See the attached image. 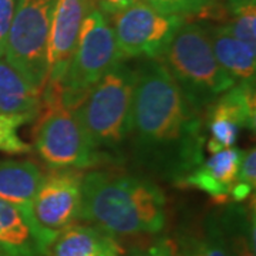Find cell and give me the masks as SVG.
<instances>
[{
	"mask_svg": "<svg viewBox=\"0 0 256 256\" xmlns=\"http://www.w3.org/2000/svg\"><path fill=\"white\" fill-rule=\"evenodd\" d=\"M43 171L33 161L0 160V200L16 206L26 218L40 249L47 255L50 245L38 230L33 216V200L43 180Z\"/></svg>",
	"mask_w": 256,
	"mask_h": 256,
	"instance_id": "cell-12",
	"label": "cell"
},
{
	"mask_svg": "<svg viewBox=\"0 0 256 256\" xmlns=\"http://www.w3.org/2000/svg\"><path fill=\"white\" fill-rule=\"evenodd\" d=\"M42 107V92L0 58V114H28L36 118Z\"/></svg>",
	"mask_w": 256,
	"mask_h": 256,
	"instance_id": "cell-16",
	"label": "cell"
},
{
	"mask_svg": "<svg viewBox=\"0 0 256 256\" xmlns=\"http://www.w3.org/2000/svg\"><path fill=\"white\" fill-rule=\"evenodd\" d=\"M229 20L226 26L239 40L256 47V2L228 0Z\"/></svg>",
	"mask_w": 256,
	"mask_h": 256,
	"instance_id": "cell-20",
	"label": "cell"
},
{
	"mask_svg": "<svg viewBox=\"0 0 256 256\" xmlns=\"http://www.w3.org/2000/svg\"><path fill=\"white\" fill-rule=\"evenodd\" d=\"M216 215L229 256H256L254 212L250 215L245 206L234 202Z\"/></svg>",
	"mask_w": 256,
	"mask_h": 256,
	"instance_id": "cell-18",
	"label": "cell"
},
{
	"mask_svg": "<svg viewBox=\"0 0 256 256\" xmlns=\"http://www.w3.org/2000/svg\"><path fill=\"white\" fill-rule=\"evenodd\" d=\"M98 4V9L102 13H108V14H116L121 10L130 8L132 3H136L137 0H92Z\"/></svg>",
	"mask_w": 256,
	"mask_h": 256,
	"instance_id": "cell-25",
	"label": "cell"
},
{
	"mask_svg": "<svg viewBox=\"0 0 256 256\" xmlns=\"http://www.w3.org/2000/svg\"><path fill=\"white\" fill-rule=\"evenodd\" d=\"M120 62H124V57L110 20L98 8H92L82 20L74 54L60 84L64 104L72 108Z\"/></svg>",
	"mask_w": 256,
	"mask_h": 256,
	"instance_id": "cell-6",
	"label": "cell"
},
{
	"mask_svg": "<svg viewBox=\"0 0 256 256\" xmlns=\"http://www.w3.org/2000/svg\"><path fill=\"white\" fill-rule=\"evenodd\" d=\"M134 84L136 70L120 62L72 107L87 142L100 158L118 152L130 140Z\"/></svg>",
	"mask_w": 256,
	"mask_h": 256,
	"instance_id": "cell-3",
	"label": "cell"
},
{
	"mask_svg": "<svg viewBox=\"0 0 256 256\" xmlns=\"http://www.w3.org/2000/svg\"><path fill=\"white\" fill-rule=\"evenodd\" d=\"M34 146L48 170H86L101 158L87 142L73 110L63 101L58 84H46L36 117Z\"/></svg>",
	"mask_w": 256,
	"mask_h": 256,
	"instance_id": "cell-5",
	"label": "cell"
},
{
	"mask_svg": "<svg viewBox=\"0 0 256 256\" xmlns=\"http://www.w3.org/2000/svg\"><path fill=\"white\" fill-rule=\"evenodd\" d=\"M82 170H48L33 200V216L38 230L50 245L57 235L73 225L82 210Z\"/></svg>",
	"mask_w": 256,
	"mask_h": 256,
	"instance_id": "cell-9",
	"label": "cell"
},
{
	"mask_svg": "<svg viewBox=\"0 0 256 256\" xmlns=\"http://www.w3.org/2000/svg\"><path fill=\"white\" fill-rule=\"evenodd\" d=\"M165 195L151 180L114 171L84 174L78 220L111 235L156 234L165 225Z\"/></svg>",
	"mask_w": 256,
	"mask_h": 256,
	"instance_id": "cell-2",
	"label": "cell"
},
{
	"mask_svg": "<svg viewBox=\"0 0 256 256\" xmlns=\"http://www.w3.org/2000/svg\"><path fill=\"white\" fill-rule=\"evenodd\" d=\"M53 256H122L124 250L114 235L87 225L63 229L50 248Z\"/></svg>",
	"mask_w": 256,
	"mask_h": 256,
	"instance_id": "cell-15",
	"label": "cell"
},
{
	"mask_svg": "<svg viewBox=\"0 0 256 256\" xmlns=\"http://www.w3.org/2000/svg\"><path fill=\"white\" fill-rule=\"evenodd\" d=\"M32 120L36 118L28 114H0V151L10 154L30 152L32 146L18 137V130Z\"/></svg>",
	"mask_w": 256,
	"mask_h": 256,
	"instance_id": "cell-21",
	"label": "cell"
},
{
	"mask_svg": "<svg viewBox=\"0 0 256 256\" xmlns=\"http://www.w3.org/2000/svg\"><path fill=\"white\" fill-rule=\"evenodd\" d=\"M156 10L170 14H196L210 8V0H146Z\"/></svg>",
	"mask_w": 256,
	"mask_h": 256,
	"instance_id": "cell-23",
	"label": "cell"
},
{
	"mask_svg": "<svg viewBox=\"0 0 256 256\" xmlns=\"http://www.w3.org/2000/svg\"><path fill=\"white\" fill-rule=\"evenodd\" d=\"M208 28L216 62L235 82H255L256 47L239 40L226 24Z\"/></svg>",
	"mask_w": 256,
	"mask_h": 256,
	"instance_id": "cell-14",
	"label": "cell"
},
{
	"mask_svg": "<svg viewBox=\"0 0 256 256\" xmlns=\"http://www.w3.org/2000/svg\"><path fill=\"white\" fill-rule=\"evenodd\" d=\"M175 256H180V255H176V252H175Z\"/></svg>",
	"mask_w": 256,
	"mask_h": 256,
	"instance_id": "cell-28",
	"label": "cell"
},
{
	"mask_svg": "<svg viewBox=\"0 0 256 256\" xmlns=\"http://www.w3.org/2000/svg\"><path fill=\"white\" fill-rule=\"evenodd\" d=\"M56 0H18L4 60L43 92L48 77L47 37Z\"/></svg>",
	"mask_w": 256,
	"mask_h": 256,
	"instance_id": "cell-7",
	"label": "cell"
},
{
	"mask_svg": "<svg viewBox=\"0 0 256 256\" xmlns=\"http://www.w3.org/2000/svg\"><path fill=\"white\" fill-rule=\"evenodd\" d=\"M256 186V151L250 148L244 151L242 161L239 165V172L236 184L230 191V198L234 202H242L255 192Z\"/></svg>",
	"mask_w": 256,
	"mask_h": 256,
	"instance_id": "cell-22",
	"label": "cell"
},
{
	"mask_svg": "<svg viewBox=\"0 0 256 256\" xmlns=\"http://www.w3.org/2000/svg\"><path fill=\"white\" fill-rule=\"evenodd\" d=\"M158 60L202 117L220 94L236 84L216 62L208 28L196 23H184Z\"/></svg>",
	"mask_w": 256,
	"mask_h": 256,
	"instance_id": "cell-4",
	"label": "cell"
},
{
	"mask_svg": "<svg viewBox=\"0 0 256 256\" xmlns=\"http://www.w3.org/2000/svg\"><path fill=\"white\" fill-rule=\"evenodd\" d=\"M205 151L214 154L235 146L242 130L255 131V82H236L220 94L204 114Z\"/></svg>",
	"mask_w": 256,
	"mask_h": 256,
	"instance_id": "cell-10",
	"label": "cell"
},
{
	"mask_svg": "<svg viewBox=\"0 0 256 256\" xmlns=\"http://www.w3.org/2000/svg\"><path fill=\"white\" fill-rule=\"evenodd\" d=\"M0 256H10V255L6 252V250H4V249H3V248L0 246Z\"/></svg>",
	"mask_w": 256,
	"mask_h": 256,
	"instance_id": "cell-27",
	"label": "cell"
},
{
	"mask_svg": "<svg viewBox=\"0 0 256 256\" xmlns=\"http://www.w3.org/2000/svg\"><path fill=\"white\" fill-rule=\"evenodd\" d=\"M18 0H0V58L4 57L8 34Z\"/></svg>",
	"mask_w": 256,
	"mask_h": 256,
	"instance_id": "cell-24",
	"label": "cell"
},
{
	"mask_svg": "<svg viewBox=\"0 0 256 256\" xmlns=\"http://www.w3.org/2000/svg\"><path fill=\"white\" fill-rule=\"evenodd\" d=\"M134 256H175V246L168 240H161L146 252H138Z\"/></svg>",
	"mask_w": 256,
	"mask_h": 256,
	"instance_id": "cell-26",
	"label": "cell"
},
{
	"mask_svg": "<svg viewBox=\"0 0 256 256\" xmlns=\"http://www.w3.org/2000/svg\"><path fill=\"white\" fill-rule=\"evenodd\" d=\"M0 246L10 256H46L23 214L0 200Z\"/></svg>",
	"mask_w": 256,
	"mask_h": 256,
	"instance_id": "cell-17",
	"label": "cell"
},
{
	"mask_svg": "<svg viewBox=\"0 0 256 256\" xmlns=\"http://www.w3.org/2000/svg\"><path fill=\"white\" fill-rule=\"evenodd\" d=\"M112 16V30L124 58H160L178 28L185 23L184 16L162 13L146 0H137Z\"/></svg>",
	"mask_w": 256,
	"mask_h": 256,
	"instance_id": "cell-8",
	"label": "cell"
},
{
	"mask_svg": "<svg viewBox=\"0 0 256 256\" xmlns=\"http://www.w3.org/2000/svg\"><path fill=\"white\" fill-rule=\"evenodd\" d=\"M180 248V256H229L218 215H208L204 222L201 235L181 240Z\"/></svg>",
	"mask_w": 256,
	"mask_h": 256,
	"instance_id": "cell-19",
	"label": "cell"
},
{
	"mask_svg": "<svg viewBox=\"0 0 256 256\" xmlns=\"http://www.w3.org/2000/svg\"><path fill=\"white\" fill-rule=\"evenodd\" d=\"M204 117L192 108L158 58L136 70L131 150L138 166L180 185L205 152Z\"/></svg>",
	"mask_w": 256,
	"mask_h": 256,
	"instance_id": "cell-1",
	"label": "cell"
},
{
	"mask_svg": "<svg viewBox=\"0 0 256 256\" xmlns=\"http://www.w3.org/2000/svg\"><path fill=\"white\" fill-rule=\"evenodd\" d=\"M92 8V0H56L47 37L46 84H62L74 54L82 20Z\"/></svg>",
	"mask_w": 256,
	"mask_h": 256,
	"instance_id": "cell-11",
	"label": "cell"
},
{
	"mask_svg": "<svg viewBox=\"0 0 256 256\" xmlns=\"http://www.w3.org/2000/svg\"><path fill=\"white\" fill-rule=\"evenodd\" d=\"M242 156L244 151L235 146L214 152L210 158H204L178 186L201 190L218 202L229 201L230 191L238 180Z\"/></svg>",
	"mask_w": 256,
	"mask_h": 256,
	"instance_id": "cell-13",
	"label": "cell"
}]
</instances>
